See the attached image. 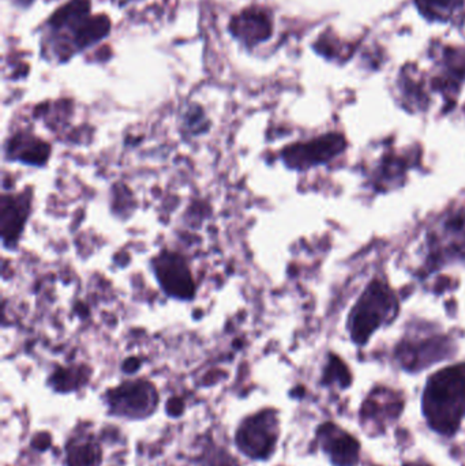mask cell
<instances>
[{
	"mask_svg": "<svg viewBox=\"0 0 465 466\" xmlns=\"http://www.w3.org/2000/svg\"><path fill=\"white\" fill-rule=\"evenodd\" d=\"M423 402L430 426L441 434H455L465 415V364L434 375Z\"/></svg>",
	"mask_w": 465,
	"mask_h": 466,
	"instance_id": "cell-1",
	"label": "cell"
},
{
	"mask_svg": "<svg viewBox=\"0 0 465 466\" xmlns=\"http://www.w3.org/2000/svg\"><path fill=\"white\" fill-rule=\"evenodd\" d=\"M280 438V419L273 408H265L246 416L235 432L238 451L253 460L267 461L275 454Z\"/></svg>",
	"mask_w": 465,
	"mask_h": 466,
	"instance_id": "cell-2",
	"label": "cell"
},
{
	"mask_svg": "<svg viewBox=\"0 0 465 466\" xmlns=\"http://www.w3.org/2000/svg\"><path fill=\"white\" fill-rule=\"evenodd\" d=\"M108 415L126 420H145L155 415L160 404L157 389L147 380H126L104 394Z\"/></svg>",
	"mask_w": 465,
	"mask_h": 466,
	"instance_id": "cell-3",
	"label": "cell"
},
{
	"mask_svg": "<svg viewBox=\"0 0 465 466\" xmlns=\"http://www.w3.org/2000/svg\"><path fill=\"white\" fill-rule=\"evenodd\" d=\"M395 309L390 290L379 282H374L363 295L352 315V339L358 344L368 341L370 334L389 317Z\"/></svg>",
	"mask_w": 465,
	"mask_h": 466,
	"instance_id": "cell-4",
	"label": "cell"
},
{
	"mask_svg": "<svg viewBox=\"0 0 465 466\" xmlns=\"http://www.w3.org/2000/svg\"><path fill=\"white\" fill-rule=\"evenodd\" d=\"M156 279L167 295L179 300H191L196 295V282L183 255L164 249L152 260Z\"/></svg>",
	"mask_w": 465,
	"mask_h": 466,
	"instance_id": "cell-5",
	"label": "cell"
},
{
	"mask_svg": "<svg viewBox=\"0 0 465 466\" xmlns=\"http://www.w3.org/2000/svg\"><path fill=\"white\" fill-rule=\"evenodd\" d=\"M30 191L24 194H3L0 199V232L3 246L14 248L18 243L30 215Z\"/></svg>",
	"mask_w": 465,
	"mask_h": 466,
	"instance_id": "cell-6",
	"label": "cell"
},
{
	"mask_svg": "<svg viewBox=\"0 0 465 466\" xmlns=\"http://www.w3.org/2000/svg\"><path fill=\"white\" fill-rule=\"evenodd\" d=\"M343 139L340 137H325L308 144L292 145L283 152V160L291 168L305 169L314 164L324 163L330 156L340 152Z\"/></svg>",
	"mask_w": 465,
	"mask_h": 466,
	"instance_id": "cell-7",
	"label": "cell"
},
{
	"mask_svg": "<svg viewBox=\"0 0 465 466\" xmlns=\"http://www.w3.org/2000/svg\"><path fill=\"white\" fill-rule=\"evenodd\" d=\"M103 448L95 432L78 429L68 437L65 445L66 466H101Z\"/></svg>",
	"mask_w": 465,
	"mask_h": 466,
	"instance_id": "cell-8",
	"label": "cell"
},
{
	"mask_svg": "<svg viewBox=\"0 0 465 466\" xmlns=\"http://www.w3.org/2000/svg\"><path fill=\"white\" fill-rule=\"evenodd\" d=\"M229 30L238 40L248 46H254L270 37L272 24L264 11L248 8L232 19Z\"/></svg>",
	"mask_w": 465,
	"mask_h": 466,
	"instance_id": "cell-9",
	"label": "cell"
},
{
	"mask_svg": "<svg viewBox=\"0 0 465 466\" xmlns=\"http://www.w3.org/2000/svg\"><path fill=\"white\" fill-rule=\"evenodd\" d=\"M5 155L8 160L22 161L27 166L43 167L51 155V147L48 142L37 137L18 133L8 139Z\"/></svg>",
	"mask_w": 465,
	"mask_h": 466,
	"instance_id": "cell-10",
	"label": "cell"
},
{
	"mask_svg": "<svg viewBox=\"0 0 465 466\" xmlns=\"http://www.w3.org/2000/svg\"><path fill=\"white\" fill-rule=\"evenodd\" d=\"M322 448L329 454L336 466H352L358 461L359 445L354 438L339 431L332 424L319 430Z\"/></svg>",
	"mask_w": 465,
	"mask_h": 466,
	"instance_id": "cell-11",
	"label": "cell"
},
{
	"mask_svg": "<svg viewBox=\"0 0 465 466\" xmlns=\"http://www.w3.org/2000/svg\"><path fill=\"white\" fill-rule=\"evenodd\" d=\"M403 401L396 393L379 390L366 401L363 419L374 426H385L400 416Z\"/></svg>",
	"mask_w": 465,
	"mask_h": 466,
	"instance_id": "cell-12",
	"label": "cell"
},
{
	"mask_svg": "<svg viewBox=\"0 0 465 466\" xmlns=\"http://www.w3.org/2000/svg\"><path fill=\"white\" fill-rule=\"evenodd\" d=\"M90 375L87 366L59 367L48 378V386L56 393H74L89 383Z\"/></svg>",
	"mask_w": 465,
	"mask_h": 466,
	"instance_id": "cell-13",
	"label": "cell"
},
{
	"mask_svg": "<svg viewBox=\"0 0 465 466\" xmlns=\"http://www.w3.org/2000/svg\"><path fill=\"white\" fill-rule=\"evenodd\" d=\"M89 13L90 0H71L51 16L49 25L56 30L70 27L76 32L89 18Z\"/></svg>",
	"mask_w": 465,
	"mask_h": 466,
	"instance_id": "cell-14",
	"label": "cell"
},
{
	"mask_svg": "<svg viewBox=\"0 0 465 466\" xmlns=\"http://www.w3.org/2000/svg\"><path fill=\"white\" fill-rule=\"evenodd\" d=\"M111 29V22L106 15L89 16L74 33L76 49H84L106 37Z\"/></svg>",
	"mask_w": 465,
	"mask_h": 466,
	"instance_id": "cell-15",
	"label": "cell"
},
{
	"mask_svg": "<svg viewBox=\"0 0 465 466\" xmlns=\"http://www.w3.org/2000/svg\"><path fill=\"white\" fill-rule=\"evenodd\" d=\"M197 466H242L240 462L220 446L209 445L198 457Z\"/></svg>",
	"mask_w": 465,
	"mask_h": 466,
	"instance_id": "cell-16",
	"label": "cell"
},
{
	"mask_svg": "<svg viewBox=\"0 0 465 466\" xmlns=\"http://www.w3.org/2000/svg\"><path fill=\"white\" fill-rule=\"evenodd\" d=\"M420 11L429 18H448L464 0H418Z\"/></svg>",
	"mask_w": 465,
	"mask_h": 466,
	"instance_id": "cell-17",
	"label": "cell"
},
{
	"mask_svg": "<svg viewBox=\"0 0 465 466\" xmlns=\"http://www.w3.org/2000/svg\"><path fill=\"white\" fill-rule=\"evenodd\" d=\"M324 380L325 383L340 382V385L346 388L351 382V377H349V372L347 371L346 366L338 358H332L330 359L327 372H325Z\"/></svg>",
	"mask_w": 465,
	"mask_h": 466,
	"instance_id": "cell-18",
	"label": "cell"
},
{
	"mask_svg": "<svg viewBox=\"0 0 465 466\" xmlns=\"http://www.w3.org/2000/svg\"><path fill=\"white\" fill-rule=\"evenodd\" d=\"M185 401H183V399H180V397L174 396L167 401L166 410L169 418H180L183 412H185Z\"/></svg>",
	"mask_w": 465,
	"mask_h": 466,
	"instance_id": "cell-19",
	"label": "cell"
},
{
	"mask_svg": "<svg viewBox=\"0 0 465 466\" xmlns=\"http://www.w3.org/2000/svg\"><path fill=\"white\" fill-rule=\"evenodd\" d=\"M204 122V112H202V109L199 108L198 106L188 109L187 115H186V123H187V127H190L191 131L196 133V126L198 127V126H201Z\"/></svg>",
	"mask_w": 465,
	"mask_h": 466,
	"instance_id": "cell-20",
	"label": "cell"
},
{
	"mask_svg": "<svg viewBox=\"0 0 465 466\" xmlns=\"http://www.w3.org/2000/svg\"><path fill=\"white\" fill-rule=\"evenodd\" d=\"M30 445L38 451H48L52 445L51 434H48V432H38V434H35V437L32 438Z\"/></svg>",
	"mask_w": 465,
	"mask_h": 466,
	"instance_id": "cell-21",
	"label": "cell"
},
{
	"mask_svg": "<svg viewBox=\"0 0 465 466\" xmlns=\"http://www.w3.org/2000/svg\"><path fill=\"white\" fill-rule=\"evenodd\" d=\"M142 361L138 358H128L127 360L123 361L122 370L126 374H134L141 369Z\"/></svg>",
	"mask_w": 465,
	"mask_h": 466,
	"instance_id": "cell-22",
	"label": "cell"
},
{
	"mask_svg": "<svg viewBox=\"0 0 465 466\" xmlns=\"http://www.w3.org/2000/svg\"><path fill=\"white\" fill-rule=\"evenodd\" d=\"M16 2H18L19 5H25V7H26V5H29L30 3L33 2V0H16Z\"/></svg>",
	"mask_w": 465,
	"mask_h": 466,
	"instance_id": "cell-23",
	"label": "cell"
},
{
	"mask_svg": "<svg viewBox=\"0 0 465 466\" xmlns=\"http://www.w3.org/2000/svg\"><path fill=\"white\" fill-rule=\"evenodd\" d=\"M406 466H428V465H422V464H409V465H406Z\"/></svg>",
	"mask_w": 465,
	"mask_h": 466,
	"instance_id": "cell-24",
	"label": "cell"
}]
</instances>
